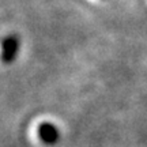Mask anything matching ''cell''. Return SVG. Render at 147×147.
I'll return each mask as SVG.
<instances>
[{"label":"cell","mask_w":147,"mask_h":147,"mask_svg":"<svg viewBox=\"0 0 147 147\" xmlns=\"http://www.w3.org/2000/svg\"><path fill=\"white\" fill-rule=\"evenodd\" d=\"M37 134H38V138L42 143H45L48 146H53L59 142L60 139V132H59V128L52 123H42L38 125V129H37Z\"/></svg>","instance_id":"6da1fadb"},{"label":"cell","mask_w":147,"mask_h":147,"mask_svg":"<svg viewBox=\"0 0 147 147\" xmlns=\"http://www.w3.org/2000/svg\"><path fill=\"white\" fill-rule=\"evenodd\" d=\"M19 51V40L16 36H8L3 40V48H1V59L4 63L14 61Z\"/></svg>","instance_id":"7a4b0ae2"}]
</instances>
